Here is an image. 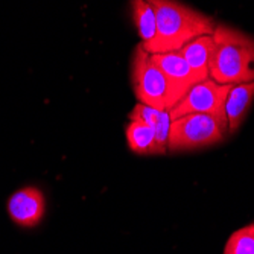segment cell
<instances>
[{
    "mask_svg": "<svg viewBox=\"0 0 254 254\" xmlns=\"http://www.w3.org/2000/svg\"><path fill=\"white\" fill-rule=\"evenodd\" d=\"M157 18V35L146 49L149 54L180 51L186 43L201 35H212L218 23L177 0H148Z\"/></svg>",
    "mask_w": 254,
    "mask_h": 254,
    "instance_id": "1",
    "label": "cell"
},
{
    "mask_svg": "<svg viewBox=\"0 0 254 254\" xmlns=\"http://www.w3.org/2000/svg\"><path fill=\"white\" fill-rule=\"evenodd\" d=\"M213 40L210 78L227 85L254 81V38L230 26L216 25Z\"/></svg>",
    "mask_w": 254,
    "mask_h": 254,
    "instance_id": "2",
    "label": "cell"
},
{
    "mask_svg": "<svg viewBox=\"0 0 254 254\" xmlns=\"http://www.w3.org/2000/svg\"><path fill=\"white\" fill-rule=\"evenodd\" d=\"M228 134L225 125L209 114H184L171 121L168 151H192L212 146L224 140Z\"/></svg>",
    "mask_w": 254,
    "mask_h": 254,
    "instance_id": "3",
    "label": "cell"
},
{
    "mask_svg": "<svg viewBox=\"0 0 254 254\" xmlns=\"http://www.w3.org/2000/svg\"><path fill=\"white\" fill-rule=\"evenodd\" d=\"M232 85L227 84H218L212 78L202 79L192 85L189 91L184 95L171 110L169 116L171 121L181 118L184 114H209L218 119L222 125L227 127V118H225V99L228 95V90ZM228 129V127H227Z\"/></svg>",
    "mask_w": 254,
    "mask_h": 254,
    "instance_id": "4",
    "label": "cell"
},
{
    "mask_svg": "<svg viewBox=\"0 0 254 254\" xmlns=\"http://www.w3.org/2000/svg\"><path fill=\"white\" fill-rule=\"evenodd\" d=\"M132 85L134 95L140 104L166 110V78L142 44L137 46L132 57Z\"/></svg>",
    "mask_w": 254,
    "mask_h": 254,
    "instance_id": "5",
    "label": "cell"
},
{
    "mask_svg": "<svg viewBox=\"0 0 254 254\" xmlns=\"http://www.w3.org/2000/svg\"><path fill=\"white\" fill-rule=\"evenodd\" d=\"M151 57L160 70L163 72L168 82V111L188 93L192 85L204 79L188 64V61L183 58V55L178 51L165 54H151Z\"/></svg>",
    "mask_w": 254,
    "mask_h": 254,
    "instance_id": "6",
    "label": "cell"
},
{
    "mask_svg": "<svg viewBox=\"0 0 254 254\" xmlns=\"http://www.w3.org/2000/svg\"><path fill=\"white\" fill-rule=\"evenodd\" d=\"M46 210V199L40 189L23 188L8 199L9 218L21 227H35Z\"/></svg>",
    "mask_w": 254,
    "mask_h": 254,
    "instance_id": "7",
    "label": "cell"
},
{
    "mask_svg": "<svg viewBox=\"0 0 254 254\" xmlns=\"http://www.w3.org/2000/svg\"><path fill=\"white\" fill-rule=\"evenodd\" d=\"M254 101V81L241 82L230 87L225 99V118L228 134H235L242 125L244 119Z\"/></svg>",
    "mask_w": 254,
    "mask_h": 254,
    "instance_id": "8",
    "label": "cell"
},
{
    "mask_svg": "<svg viewBox=\"0 0 254 254\" xmlns=\"http://www.w3.org/2000/svg\"><path fill=\"white\" fill-rule=\"evenodd\" d=\"M129 121H140L148 124L155 132V142L160 154L168 151L169 129H171V116L168 110L154 108L145 104H135L132 111L129 113Z\"/></svg>",
    "mask_w": 254,
    "mask_h": 254,
    "instance_id": "9",
    "label": "cell"
},
{
    "mask_svg": "<svg viewBox=\"0 0 254 254\" xmlns=\"http://www.w3.org/2000/svg\"><path fill=\"white\" fill-rule=\"evenodd\" d=\"M183 58L188 61V64L193 70L201 75L204 79L210 78V63L215 52V40L212 35H201L189 43H186L178 51Z\"/></svg>",
    "mask_w": 254,
    "mask_h": 254,
    "instance_id": "10",
    "label": "cell"
},
{
    "mask_svg": "<svg viewBox=\"0 0 254 254\" xmlns=\"http://www.w3.org/2000/svg\"><path fill=\"white\" fill-rule=\"evenodd\" d=\"M131 9L134 23L138 32V37L142 40V46L146 51L154 43L157 35V18L155 12L148 0H131Z\"/></svg>",
    "mask_w": 254,
    "mask_h": 254,
    "instance_id": "11",
    "label": "cell"
},
{
    "mask_svg": "<svg viewBox=\"0 0 254 254\" xmlns=\"http://www.w3.org/2000/svg\"><path fill=\"white\" fill-rule=\"evenodd\" d=\"M127 142L135 154H160L154 129L140 121H131L127 127Z\"/></svg>",
    "mask_w": 254,
    "mask_h": 254,
    "instance_id": "12",
    "label": "cell"
},
{
    "mask_svg": "<svg viewBox=\"0 0 254 254\" xmlns=\"http://www.w3.org/2000/svg\"><path fill=\"white\" fill-rule=\"evenodd\" d=\"M224 254H254V228L247 225L228 238Z\"/></svg>",
    "mask_w": 254,
    "mask_h": 254,
    "instance_id": "13",
    "label": "cell"
},
{
    "mask_svg": "<svg viewBox=\"0 0 254 254\" xmlns=\"http://www.w3.org/2000/svg\"><path fill=\"white\" fill-rule=\"evenodd\" d=\"M251 227H253V228H254V224H251Z\"/></svg>",
    "mask_w": 254,
    "mask_h": 254,
    "instance_id": "14",
    "label": "cell"
}]
</instances>
